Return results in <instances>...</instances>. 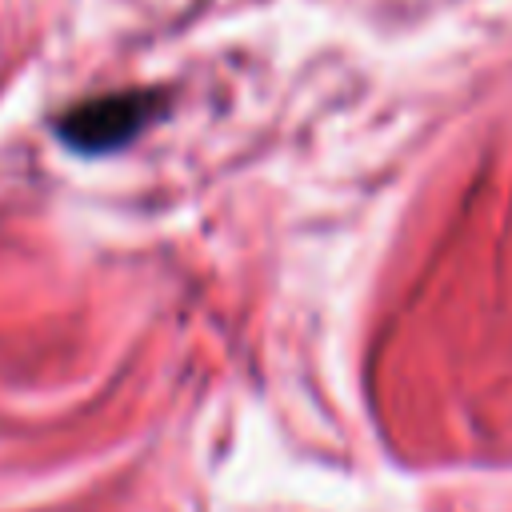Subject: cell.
Instances as JSON below:
<instances>
[{"instance_id":"6da1fadb","label":"cell","mask_w":512,"mask_h":512,"mask_svg":"<svg viewBox=\"0 0 512 512\" xmlns=\"http://www.w3.org/2000/svg\"><path fill=\"white\" fill-rule=\"evenodd\" d=\"M156 112V100L148 92H120V96H100L80 108H72L60 120V136L76 152H112L128 144Z\"/></svg>"}]
</instances>
